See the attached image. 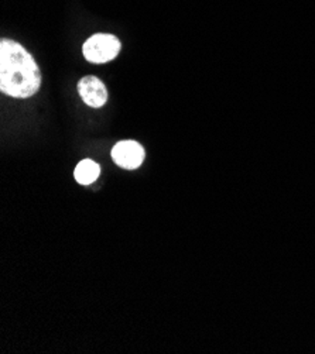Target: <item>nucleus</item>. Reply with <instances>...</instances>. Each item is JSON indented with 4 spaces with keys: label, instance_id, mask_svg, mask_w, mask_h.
I'll return each mask as SVG.
<instances>
[{
    "label": "nucleus",
    "instance_id": "nucleus-2",
    "mask_svg": "<svg viewBox=\"0 0 315 354\" xmlns=\"http://www.w3.org/2000/svg\"><path fill=\"white\" fill-rule=\"evenodd\" d=\"M122 44L116 35L98 32L91 35L82 47L84 57L92 64H105L115 59L120 53Z\"/></svg>",
    "mask_w": 315,
    "mask_h": 354
},
{
    "label": "nucleus",
    "instance_id": "nucleus-3",
    "mask_svg": "<svg viewBox=\"0 0 315 354\" xmlns=\"http://www.w3.org/2000/svg\"><path fill=\"white\" fill-rule=\"evenodd\" d=\"M145 149L134 140H125L112 149V160L125 169H136L143 164Z\"/></svg>",
    "mask_w": 315,
    "mask_h": 354
},
{
    "label": "nucleus",
    "instance_id": "nucleus-1",
    "mask_svg": "<svg viewBox=\"0 0 315 354\" xmlns=\"http://www.w3.org/2000/svg\"><path fill=\"white\" fill-rule=\"evenodd\" d=\"M42 86L40 68L33 55L19 43L3 39L0 43V91L17 99L36 95Z\"/></svg>",
    "mask_w": 315,
    "mask_h": 354
},
{
    "label": "nucleus",
    "instance_id": "nucleus-5",
    "mask_svg": "<svg viewBox=\"0 0 315 354\" xmlns=\"http://www.w3.org/2000/svg\"><path fill=\"white\" fill-rule=\"evenodd\" d=\"M99 174H100V167L92 160H82L74 171L75 180L81 185H89L95 183L98 180Z\"/></svg>",
    "mask_w": 315,
    "mask_h": 354
},
{
    "label": "nucleus",
    "instance_id": "nucleus-4",
    "mask_svg": "<svg viewBox=\"0 0 315 354\" xmlns=\"http://www.w3.org/2000/svg\"><path fill=\"white\" fill-rule=\"evenodd\" d=\"M78 92L84 103L91 108H102L108 102V91L105 84L96 77H85L78 84Z\"/></svg>",
    "mask_w": 315,
    "mask_h": 354
}]
</instances>
